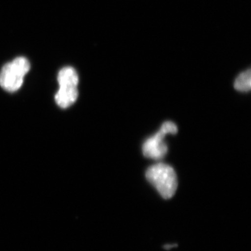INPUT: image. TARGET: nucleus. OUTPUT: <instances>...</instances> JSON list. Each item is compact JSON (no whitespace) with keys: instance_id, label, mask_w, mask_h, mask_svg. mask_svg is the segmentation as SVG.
Here are the masks:
<instances>
[{"instance_id":"obj_1","label":"nucleus","mask_w":251,"mask_h":251,"mask_svg":"<svg viewBox=\"0 0 251 251\" xmlns=\"http://www.w3.org/2000/svg\"><path fill=\"white\" fill-rule=\"evenodd\" d=\"M146 177L164 199H170L176 192L177 177L174 169L168 165L157 163L150 167L146 172Z\"/></svg>"},{"instance_id":"obj_5","label":"nucleus","mask_w":251,"mask_h":251,"mask_svg":"<svg viewBox=\"0 0 251 251\" xmlns=\"http://www.w3.org/2000/svg\"><path fill=\"white\" fill-rule=\"evenodd\" d=\"M234 88L239 92H249L251 88V72L250 69L239 74L234 81Z\"/></svg>"},{"instance_id":"obj_2","label":"nucleus","mask_w":251,"mask_h":251,"mask_svg":"<svg viewBox=\"0 0 251 251\" xmlns=\"http://www.w3.org/2000/svg\"><path fill=\"white\" fill-rule=\"evenodd\" d=\"M57 80L59 89L55 95L56 102L61 108H69L78 97V75L74 68L64 67L59 72Z\"/></svg>"},{"instance_id":"obj_3","label":"nucleus","mask_w":251,"mask_h":251,"mask_svg":"<svg viewBox=\"0 0 251 251\" xmlns=\"http://www.w3.org/2000/svg\"><path fill=\"white\" fill-rule=\"evenodd\" d=\"M29 69L30 64L25 57H17L7 63L0 72V86L7 92H16L21 88Z\"/></svg>"},{"instance_id":"obj_4","label":"nucleus","mask_w":251,"mask_h":251,"mask_svg":"<svg viewBox=\"0 0 251 251\" xmlns=\"http://www.w3.org/2000/svg\"><path fill=\"white\" fill-rule=\"evenodd\" d=\"M176 133L177 126L175 123L165 122L162 125L161 129L143 144V154L151 159L158 160L163 158L168 152V145L164 141L165 136L168 133L175 134Z\"/></svg>"}]
</instances>
